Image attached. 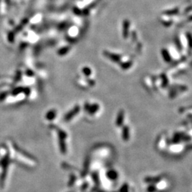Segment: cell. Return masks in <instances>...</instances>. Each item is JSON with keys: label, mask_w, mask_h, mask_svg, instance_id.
I'll return each mask as SVG.
<instances>
[{"label": "cell", "mask_w": 192, "mask_h": 192, "mask_svg": "<svg viewBox=\"0 0 192 192\" xmlns=\"http://www.w3.org/2000/svg\"><path fill=\"white\" fill-rule=\"evenodd\" d=\"M183 146L181 144H173L169 146V149L173 153H179L183 150Z\"/></svg>", "instance_id": "cell-2"}, {"label": "cell", "mask_w": 192, "mask_h": 192, "mask_svg": "<svg viewBox=\"0 0 192 192\" xmlns=\"http://www.w3.org/2000/svg\"><path fill=\"white\" fill-rule=\"evenodd\" d=\"M107 176H108V178L110 179L115 180L116 179L118 178L117 171H116L115 170H113V169L109 170L108 172L107 173Z\"/></svg>", "instance_id": "cell-4"}, {"label": "cell", "mask_w": 192, "mask_h": 192, "mask_svg": "<svg viewBox=\"0 0 192 192\" xmlns=\"http://www.w3.org/2000/svg\"><path fill=\"white\" fill-rule=\"evenodd\" d=\"M125 120V112L124 110H120L117 114V119H116V126L118 127H121Z\"/></svg>", "instance_id": "cell-1"}, {"label": "cell", "mask_w": 192, "mask_h": 192, "mask_svg": "<svg viewBox=\"0 0 192 192\" xmlns=\"http://www.w3.org/2000/svg\"><path fill=\"white\" fill-rule=\"evenodd\" d=\"M122 138L125 142L130 140V128L128 127H123V132H122Z\"/></svg>", "instance_id": "cell-3"}]
</instances>
